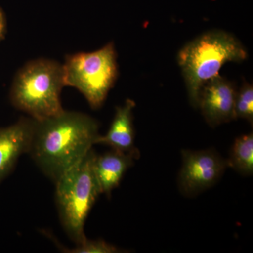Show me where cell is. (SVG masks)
<instances>
[{"label":"cell","instance_id":"cell-1","mask_svg":"<svg viewBox=\"0 0 253 253\" xmlns=\"http://www.w3.org/2000/svg\"><path fill=\"white\" fill-rule=\"evenodd\" d=\"M99 128L91 116L64 110L58 116L36 121L28 154L56 182L92 149L100 136Z\"/></svg>","mask_w":253,"mask_h":253},{"label":"cell","instance_id":"cell-2","mask_svg":"<svg viewBox=\"0 0 253 253\" xmlns=\"http://www.w3.org/2000/svg\"><path fill=\"white\" fill-rule=\"evenodd\" d=\"M248 52L239 40L230 33L210 31L190 42L179 51L177 59L185 80L191 104L199 106L203 86L228 62H241Z\"/></svg>","mask_w":253,"mask_h":253},{"label":"cell","instance_id":"cell-3","mask_svg":"<svg viewBox=\"0 0 253 253\" xmlns=\"http://www.w3.org/2000/svg\"><path fill=\"white\" fill-rule=\"evenodd\" d=\"M63 86V65L52 60H34L15 76L10 100L16 109L41 121L64 111L60 98Z\"/></svg>","mask_w":253,"mask_h":253},{"label":"cell","instance_id":"cell-4","mask_svg":"<svg viewBox=\"0 0 253 253\" xmlns=\"http://www.w3.org/2000/svg\"><path fill=\"white\" fill-rule=\"evenodd\" d=\"M91 149L85 157L55 182L56 201L63 229L76 244L86 239L84 224L101 194L94 169L96 156Z\"/></svg>","mask_w":253,"mask_h":253},{"label":"cell","instance_id":"cell-5","mask_svg":"<svg viewBox=\"0 0 253 253\" xmlns=\"http://www.w3.org/2000/svg\"><path fill=\"white\" fill-rule=\"evenodd\" d=\"M63 70L65 86L76 88L92 109H99L118 77L114 45L111 42L93 52L69 55Z\"/></svg>","mask_w":253,"mask_h":253},{"label":"cell","instance_id":"cell-6","mask_svg":"<svg viewBox=\"0 0 253 253\" xmlns=\"http://www.w3.org/2000/svg\"><path fill=\"white\" fill-rule=\"evenodd\" d=\"M182 164L178 175L181 194L194 197L212 187L229 168L227 159L213 149L182 150Z\"/></svg>","mask_w":253,"mask_h":253},{"label":"cell","instance_id":"cell-7","mask_svg":"<svg viewBox=\"0 0 253 253\" xmlns=\"http://www.w3.org/2000/svg\"><path fill=\"white\" fill-rule=\"evenodd\" d=\"M236 92L234 84L219 75L203 86L198 107L210 126L214 127L235 119Z\"/></svg>","mask_w":253,"mask_h":253},{"label":"cell","instance_id":"cell-8","mask_svg":"<svg viewBox=\"0 0 253 253\" xmlns=\"http://www.w3.org/2000/svg\"><path fill=\"white\" fill-rule=\"evenodd\" d=\"M36 121L22 118L14 124L0 127V183L14 169L21 155L31 149Z\"/></svg>","mask_w":253,"mask_h":253},{"label":"cell","instance_id":"cell-9","mask_svg":"<svg viewBox=\"0 0 253 253\" xmlns=\"http://www.w3.org/2000/svg\"><path fill=\"white\" fill-rule=\"evenodd\" d=\"M135 105L133 100L126 99L123 106L116 108L109 131L104 136H99L96 144L107 145L113 150L132 154L139 158L140 153L134 145L133 125V110Z\"/></svg>","mask_w":253,"mask_h":253},{"label":"cell","instance_id":"cell-10","mask_svg":"<svg viewBox=\"0 0 253 253\" xmlns=\"http://www.w3.org/2000/svg\"><path fill=\"white\" fill-rule=\"evenodd\" d=\"M138 158L134 155L113 150L94 158L95 174L101 194L109 196L119 186L123 176Z\"/></svg>","mask_w":253,"mask_h":253},{"label":"cell","instance_id":"cell-11","mask_svg":"<svg viewBox=\"0 0 253 253\" xmlns=\"http://www.w3.org/2000/svg\"><path fill=\"white\" fill-rule=\"evenodd\" d=\"M229 168L243 176L253 174V134L239 136L231 147L230 156L227 159Z\"/></svg>","mask_w":253,"mask_h":253},{"label":"cell","instance_id":"cell-12","mask_svg":"<svg viewBox=\"0 0 253 253\" xmlns=\"http://www.w3.org/2000/svg\"><path fill=\"white\" fill-rule=\"evenodd\" d=\"M234 115L236 118L253 123V87L252 84L244 83L239 92H236Z\"/></svg>","mask_w":253,"mask_h":253},{"label":"cell","instance_id":"cell-13","mask_svg":"<svg viewBox=\"0 0 253 253\" xmlns=\"http://www.w3.org/2000/svg\"><path fill=\"white\" fill-rule=\"evenodd\" d=\"M71 253H116L121 250L110 244L104 240L84 239L81 244H77L75 249L68 250Z\"/></svg>","mask_w":253,"mask_h":253},{"label":"cell","instance_id":"cell-14","mask_svg":"<svg viewBox=\"0 0 253 253\" xmlns=\"http://www.w3.org/2000/svg\"><path fill=\"white\" fill-rule=\"evenodd\" d=\"M6 21L4 12L2 9L0 8V42L4 40L5 34H6Z\"/></svg>","mask_w":253,"mask_h":253}]
</instances>
